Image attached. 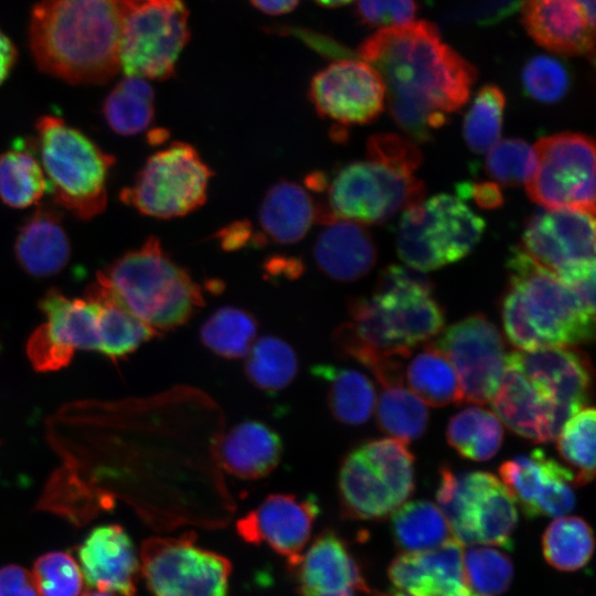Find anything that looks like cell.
Wrapping results in <instances>:
<instances>
[{"label": "cell", "mask_w": 596, "mask_h": 596, "mask_svg": "<svg viewBox=\"0 0 596 596\" xmlns=\"http://www.w3.org/2000/svg\"><path fill=\"white\" fill-rule=\"evenodd\" d=\"M356 56L380 74L392 118L416 142L432 139L467 103L477 78L473 65L425 20L379 29Z\"/></svg>", "instance_id": "1"}, {"label": "cell", "mask_w": 596, "mask_h": 596, "mask_svg": "<svg viewBox=\"0 0 596 596\" xmlns=\"http://www.w3.org/2000/svg\"><path fill=\"white\" fill-rule=\"evenodd\" d=\"M376 283L370 297L350 300V321L334 334L340 353L363 364L374 376L402 363L445 323L432 284L419 270L390 265Z\"/></svg>", "instance_id": "2"}, {"label": "cell", "mask_w": 596, "mask_h": 596, "mask_svg": "<svg viewBox=\"0 0 596 596\" xmlns=\"http://www.w3.org/2000/svg\"><path fill=\"white\" fill-rule=\"evenodd\" d=\"M124 0H40L29 44L42 72L72 84H104L120 70Z\"/></svg>", "instance_id": "3"}, {"label": "cell", "mask_w": 596, "mask_h": 596, "mask_svg": "<svg viewBox=\"0 0 596 596\" xmlns=\"http://www.w3.org/2000/svg\"><path fill=\"white\" fill-rule=\"evenodd\" d=\"M509 285L501 302L503 329L522 351L571 347L595 336V276L568 285L538 265L520 246L507 262Z\"/></svg>", "instance_id": "4"}, {"label": "cell", "mask_w": 596, "mask_h": 596, "mask_svg": "<svg viewBox=\"0 0 596 596\" xmlns=\"http://www.w3.org/2000/svg\"><path fill=\"white\" fill-rule=\"evenodd\" d=\"M98 274L128 309L157 332L183 326L204 305L200 285L155 236Z\"/></svg>", "instance_id": "5"}, {"label": "cell", "mask_w": 596, "mask_h": 596, "mask_svg": "<svg viewBox=\"0 0 596 596\" xmlns=\"http://www.w3.org/2000/svg\"><path fill=\"white\" fill-rule=\"evenodd\" d=\"M41 166L55 204L82 220L102 213L107 203L106 180L115 158L61 117L38 119Z\"/></svg>", "instance_id": "6"}, {"label": "cell", "mask_w": 596, "mask_h": 596, "mask_svg": "<svg viewBox=\"0 0 596 596\" xmlns=\"http://www.w3.org/2000/svg\"><path fill=\"white\" fill-rule=\"evenodd\" d=\"M414 172L372 158L341 167L327 181V204L318 205V221L387 222L423 201L425 188Z\"/></svg>", "instance_id": "7"}, {"label": "cell", "mask_w": 596, "mask_h": 596, "mask_svg": "<svg viewBox=\"0 0 596 596\" xmlns=\"http://www.w3.org/2000/svg\"><path fill=\"white\" fill-rule=\"evenodd\" d=\"M396 248L408 267L428 272L455 263L480 241L485 221L465 202L437 194L403 211Z\"/></svg>", "instance_id": "8"}, {"label": "cell", "mask_w": 596, "mask_h": 596, "mask_svg": "<svg viewBox=\"0 0 596 596\" xmlns=\"http://www.w3.org/2000/svg\"><path fill=\"white\" fill-rule=\"evenodd\" d=\"M189 40L182 0H124L119 64L125 76L168 79Z\"/></svg>", "instance_id": "9"}, {"label": "cell", "mask_w": 596, "mask_h": 596, "mask_svg": "<svg viewBox=\"0 0 596 596\" xmlns=\"http://www.w3.org/2000/svg\"><path fill=\"white\" fill-rule=\"evenodd\" d=\"M212 175L192 145L173 141L147 159L120 200L151 217H180L205 203Z\"/></svg>", "instance_id": "10"}, {"label": "cell", "mask_w": 596, "mask_h": 596, "mask_svg": "<svg viewBox=\"0 0 596 596\" xmlns=\"http://www.w3.org/2000/svg\"><path fill=\"white\" fill-rule=\"evenodd\" d=\"M536 169L524 184L530 199L549 210L595 214V143L578 132L540 138L533 146Z\"/></svg>", "instance_id": "11"}, {"label": "cell", "mask_w": 596, "mask_h": 596, "mask_svg": "<svg viewBox=\"0 0 596 596\" xmlns=\"http://www.w3.org/2000/svg\"><path fill=\"white\" fill-rule=\"evenodd\" d=\"M140 572L152 596H227L232 566L195 545V535L151 538L140 549Z\"/></svg>", "instance_id": "12"}, {"label": "cell", "mask_w": 596, "mask_h": 596, "mask_svg": "<svg viewBox=\"0 0 596 596\" xmlns=\"http://www.w3.org/2000/svg\"><path fill=\"white\" fill-rule=\"evenodd\" d=\"M538 265L568 285L595 276V214L545 210L526 222L520 246Z\"/></svg>", "instance_id": "13"}, {"label": "cell", "mask_w": 596, "mask_h": 596, "mask_svg": "<svg viewBox=\"0 0 596 596\" xmlns=\"http://www.w3.org/2000/svg\"><path fill=\"white\" fill-rule=\"evenodd\" d=\"M453 365L462 401L487 404L502 377L505 349L497 327L483 315L469 316L446 328L432 343Z\"/></svg>", "instance_id": "14"}, {"label": "cell", "mask_w": 596, "mask_h": 596, "mask_svg": "<svg viewBox=\"0 0 596 596\" xmlns=\"http://www.w3.org/2000/svg\"><path fill=\"white\" fill-rule=\"evenodd\" d=\"M308 97L320 117L342 125L371 123L385 107L380 74L353 53L318 72L310 82Z\"/></svg>", "instance_id": "15"}, {"label": "cell", "mask_w": 596, "mask_h": 596, "mask_svg": "<svg viewBox=\"0 0 596 596\" xmlns=\"http://www.w3.org/2000/svg\"><path fill=\"white\" fill-rule=\"evenodd\" d=\"M46 322L30 337L28 354L36 370L65 366L75 350L99 351L98 318L95 305L86 298H68L51 288L40 299Z\"/></svg>", "instance_id": "16"}, {"label": "cell", "mask_w": 596, "mask_h": 596, "mask_svg": "<svg viewBox=\"0 0 596 596\" xmlns=\"http://www.w3.org/2000/svg\"><path fill=\"white\" fill-rule=\"evenodd\" d=\"M505 362L517 366L549 401L561 426L592 396L593 369L588 356L571 347L513 351Z\"/></svg>", "instance_id": "17"}, {"label": "cell", "mask_w": 596, "mask_h": 596, "mask_svg": "<svg viewBox=\"0 0 596 596\" xmlns=\"http://www.w3.org/2000/svg\"><path fill=\"white\" fill-rule=\"evenodd\" d=\"M320 512L313 496L273 493L236 523L238 535L252 544L265 543L294 566L308 543Z\"/></svg>", "instance_id": "18"}, {"label": "cell", "mask_w": 596, "mask_h": 596, "mask_svg": "<svg viewBox=\"0 0 596 596\" xmlns=\"http://www.w3.org/2000/svg\"><path fill=\"white\" fill-rule=\"evenodd\" d=\"M521 20L549 52L594 61L595 0H523Z\"/></svg>", "instance_id": "19"}, {"label": "cell", "mask_w": 596, "mask_h": 596, "mask_svg": "<svg viewBox=\"0 0 596 596\" xmlns=\"http://www.w3.org/2000/svg\"><path fill=\"white\" fill-rule=\"evenodd\" d=\"M78 565L89 588L117 596H138L140 561L120 525L94 528L78 549Z\"/></svg>", "instance_id": "20"}, {"label": "cell", "mask_w": 596, "mask_h": 596, "mask_svg": "<svg viewBox=\"0 0 596 596\" xmlns=\"http://www.w3.org/2000/svg\"><path fill=\"white\" fill-rule=\"evenodd\" d=\"M290 568L300 596H362L370 592L347 545L332 531L318 535Z\"/></svg>", "instance_id": "21"}, {"label": "cell", "mask_w": 596, "mask_h": 596, "mask_svg": "<svg viewBox=\"0 0 596 596\" xmlns=\"http://www.w3.org/2000/svg\"><path fill=\"white\" fill-rule=\"evenodd\" d=\"M462 544L451 538L421 552H403L389 567L391 582L411 596H461L470 593Z\"/></svg>", "instance_id": "22"}, {"label": "cell", "mask_w": 596, "mask_h": 596, "mask_svg": "<svg viewBox=\"0 0 596 596\" xmlns=\"http://www.w3.org/2000/svg\"><path fill=\"white\" fill-rule=\"evenodd\" d=\"M468 502L457 541L464 544H488L512 547L518 523L515 501L492 473L467 472Z\"/></svg>", "instance_id": "23"}, {"label": "cell", "mask_w": 596, "mask_h": 596, "mask_svg": "<svg viewBox=\"0 0 596 596\" xmlns=\"http://www.w3.org/2000/svg\"><path fill=\"white\" fill-rule=\"evenodd\" d=\"M491 402L497 417L529 440L549 443L562 428L553 405L517 366L507 362Z\"/></svg>", "instance_id": "24"}, {"label": "cell", "mask_w": 596, "mask_h": 596, "mask_svg": "<svg viewBox=\"0 0 596 596\" xmlns=\"http://www.w3.org/2000/svg\"><path fill=\"white\" fill-rule=\"evenodd\" d=\"M322 225L313 245V258L324 275L337 281L349 283L372 269L376 247L363 224L331 219Z\"/></svg>", "instance_id": "25"}, {"label": "cell", "mask_w": 596, "mask_h": 596, "mask_svg": "<svg viewBox=\"0 0 596 596\" xmlns=\"http://www.w3.org/2000/svg\"><path fill=\"white\" fill-rule=\"evenodd\" d=\"M283 455L280 436L259 421H244L232 427L220 444V461L232 476L256 480L268 476Z\"/></svg>", "instance_id": "26"}, {"label": "cell", "mask_w": 596, "mask_h": 596, "mask_svg": "<svg viewBox=\"0 0 596 596\" xmlns=\"http://www.w3.org/2000/svg\"><path fill=\"white\" fill-rule=\"evenodd\" d=\"M319 206L300 184L281 180L266 192L258 213L262 237L279 244L302 240L318 221Z\"/></svg>", "instance_id": "27"}, {"label": "cell", "mask_w": 596, "mask_h": 596, "mask_svg": "<svg viewBox=\"0 0 596 596\" xmlns=\"http://www.w3.org/2000/svg\"><path fill=\"white\" fill-rule=\"evenodd\" d=\"M15 257L30 275L47 277L61 272L71 255L60 214L41 206L25 220L14 244Z\"/></svg>", "instance_id": "28"}, {"label": "cell", "mask_w": 596, "mask_h": 596, "mask_svg": "<svg viewBox=\"0 0 596 596\" xmlns=\"http://www.w3.org/2000/svg\"><path fill=\"white\" fill-rule=\"evenodd\" d=\"M85 298L97 310L99 352L109 358L125 356L158 333L128 309L99 274L86 288Z\"/></svg>", "instance_id": "29"}, {"label": "cell", "mask_w": 596, "mask_h": 596, "mask_svg": "<svg viewBox=\"0 0 596 596\" xmlns=\"http://www.w3.org/2000/svg\"><path fill=\"white\" fill-rule=\"evenodd\" d=\"M338 487L342 512L351 519H383L398 507L380 472L359 448L342 460Z\"/></svg>", "instance_id": "30"}, {"label": "cell", "mask_w": 596, "mask_h": 596, "mask_svg": "<svg viewBox=\"0 0 596 596\" xmlns=\"http://www.w3.org/2000/svg\"><path fill=\"white\" fill-rule=\"evenodd\" d=\"M311 373L327 384L328 407L336 421L345 425H361L371 417L376 392L365 374L332 364H316Z\"/></svg>", "instance_id": "31"}, {"label": "cell", "mask_w": 596, "mask_h": 596, "mask_svg": "<svg viewBox=\"0 0 596 596\" xmlns=\"http://www.w3.org/2000/svg\"><path fill=\"white\" fill-rule=\"evenodd\" d=\"M103 115L118 135L132 136L145 131L155 118V93L145 78L125 76L103 103Z\"/></svg>", "instance_id": "32"}, {"label": "cell", "mask_w": 596, "mask_h": 596, "mask_svg": "<svg viewBox=\"0 0 596 596\" xmlns=\"http://www.w3.org/2000/svg\"><path fill=\"white\" fill-rule=\"evenodd\" d=\"M392 533L404 552L430 550L454 538L440 509L426 500L398 505L392 512Z\"/></svg>", "instance_id": "33"}, {"label": "cell", "mask_w": 596, "mask_h": 596, "mask_svg": "<svg viewBox=\"0 0 596 596\" xmlns=\"http://www.w3.org/2000/svg\"><path fill=\"white\" fill-rule=\"evenodd\" d=\"M405 376L411 391L430 406L462 402L453 365L432 343L411 360Z\"/></svg>", "instance_id": "34"}, {"label": "cell", "mask_w": 596, "mask_h": 596, "mask_svg": "<svg viewBox=\"0 0 596 596\" xmlns=\"http://www.w3.org/2000/svg\"><path fill=\"white\" fill-rule=\"evenodd\" d=\"M448 444L462 457L485 461L499 450L503 429L499 418L481 407H467L454 415L447 425Z\"/></svg>", "instance_id": "35"}, {"label": "cell", "mask_w": 596, "mask_h": 596, "mask_svg": "<svg viewBox=\"0 0 596 596\" xmlns=\"http://www.w3.org/2000/svg\"><path fill=\"white\" fill-rule=\"evenodd\" d=\"M298 370L296 352L286 341L274 336L256 339L246 354L245 374L260 391L277 393L286 389Z\"/></svg>", "instance_id": "36"}, {"label": "cell", "mask_w": 596, "mask_h": 596, "mask_svg": "<svg viewBox=\"0 0 596 596\" xmlns=\"http://www.w3.org/2000/svg\"><path fill=\"white\" fill-rule=\"evenodd\" d=\"M257 321L248 311L221 307L212 312L200 329V339L211 352L224 359L246 356L256 340Z\"/></svg>", "instance_id": "37"}, {"label": "cell", "mask_w": 596, "mask_h": 596, "mask_svg": "<svg viewBox=\"0 0 596 596\" xmlns=\"http://www.w3.org/2000/svg\"><path fill=\"white\" fill-rule=\"evenodd\" d=\"M381 386L375 413L380 429L405 443L419 438L428 425L425 403L403 383Z\"/></svg>", "instance_id": "38"}, {"label": "cell", "mask_w": 596, "mask_h": 596, "mask_svg": "<svg viewBox=\"0 0 596 596\" xmlns=\"http://www.w3.org/2000/svg\"><path fill=\"white\" fill-rule=\"evenodd\" d=\"M542 550L551 566L566 572L579 570L593 555V531L579 517H560L545 529Z\"/></svg>", "instance_id": "39"}, {"label": "cell", "mask_w": 596, "mask_h": 596, "mask_svg": "<svg viewBox=\"0 0 596 596\" xmlns=\"http://www.w3.org/2000/svg\"><path fill=\"white\" fill-rule=\"evenodd\" d=\"M45 173L34 153L25 148L0 155V198L12 207H26L47 192Z\"/></svg>", "instance_id": "40"}, {"label": "cell", "mask_w": 596, "mask_h": 596, "mask_svg": "<svg viewBox=\"0 0 596 596\" xmlns=\"http://www.w3.org/2000/svg\"><path fill=\"white\" fill-rule=\"evenodd\" d=\"M556 447L574 473V485L583 486L595 476V409L583 407L573 414L557 434Z\"/></svg>", "instance_id": "41"}, {"label": "cell", "mask_w": 596, "mask_h": 596, "mask_svg": "<svg viewBox=\"0 0 596 596\" xmlns=\"http://www.w3.org/2000/svg\"><path fill=\"white\" fill-rule=\"evenodd\" d=\"M558 466L560 462L542 449H534L529 455L505 460L499 467L502 483L528 518L533 519L535 499Z\"/></svg>", "instance_id": "42"}, {"label": "cell", "mask_w": 596, "mask_h": 596, "mask_svg": "<svg viewBox=\"0 0 596 596\" xmlns=\"http://www.w3.org/2000/svg\"><path fill=\"white\" fill-rule=\"evenodd\" d=\"M364 457L380 472L398 505L414 490V456L406 443L397 438H380L359 447Z\"/></svg>", "instance_id": "43"}, {"label": "cell", "mask_w": 596, "mask_h": 596, "mask_svg": "<svg viewBox=\"0 0 596 596\" xmlns=\"http://www.w3.org/2000/svg\"><path fill=\"white\" fill-rule=\"evenodd\" d=\"M504 106V94L496 85H486L476 94L462 125L464 139L472 152H487L499 140Z\"/></svg>", "instance_id": "44"}, {"label": "cell", "mask_w": 596, "mask_h": 596, "mask_svg": "<svg viewBox=\"0 0 596 596\" xmlns=\"http://www.w3.org/2000/svg\"><path fill=\"white\" fill-rule=\"evenodd\" d=\"M462 563L467 585L478 594H502L512 582V562L497 549L470 546L462 554Z\"/></svg>", "instance_id": "45"}, {"label": "cell", "mask_w": 596, "mask_h": 596, "mask_svg": "<svg viewBox=\"0 0 596 596\" xmlns=\"http://www.w3.org/2000/svg\"><path fill=\"white\" fill-rule=\"evenodd\" d=\"M536 169L534 148L517 138L496 142L486 158V171L499 185L525 184Z\"/></svg>", "instance_id": "46"}, {"label": "cell", "mask_w": 596, "mask_h": 596, "mask_svg": "<svg viewBox=\"0 0 596 596\" xmlns=\"http://www.w3.org/2000/svg\"><path fill=\"white\" fill-rule=\"evenodd\" d=\"M32 577L40 596H79L84 578L76 560L66 552H49L33 564Z\"/></svg>", "instance_id": "47"}, {"label": "cell", "mask_w": 596, "mask_h": 596, "mask_svg": "<svg viewBox=\"0 0 596 596\" xmlns=\"http://www.w3.org/2000/svg\"><path fill=\"white\" fill-rule=\"evenodd\" d=\"M525 92L541 103H554L567 92L570 77L564 65L549 55L531 58L522 71Z\"/></svg>", "instance_id": "48"}, {"label": "cell", "mask_w": 596, "mask_h": 596, "mask_svg": "<svg viewBox=\"0 0 596 596\" xmlns=\"http://www.w3.org/2000/svg\"><path fill=\"white\" fill-rule=\"evenodd\" d=\"M416 0H356V14L370 28H391L414 21Z\"/></svg>", "instance_id": "49"}, {"label": "cell", "mask_w": 596, "mask_h": 596, "mask_svg": "<svg viewBox=\"0 0 596 596\" xmlns=\"http://www.w3.org/2000/svg\"><path fill=\"white\" fill-rule=\"evenodd\" d=\"M366 156L412 171H415L422 161L421 151L413 140L395 134L370 137Z\"/></svg>", "instance_id": "50"}, {"label": "cell", "mask_w": 596, "mask_h": 596, "mask_svg": "<svg viewBox=\"0 0 596 596\" xmlns=\"http://www.w3.org/2000/svg\"><path fill=\"white\" fill-rule=\"evenodd\" d=\"M0 596H40L32 574L15 564L0 568Z\"/></svg>", "instance_id": "51"}, {"label": "cell", "mask_w": 596, "mask_h": 596, "mask_svg": "<svg viewBox=\"0 0 596 596\" xmlns=\"http://www.w3.org/2000/svg\"><path fill=\"white\" fill-rule=\"evenodd\" d=\"M216 238L225 251H235L247 244L260 246L266 243L259 233L252 231V225L247 221L231 223L216 234Z\"/></svg>", "instance_id": "52"}, {"label": "cell", "mask_w": 596, "mask_h": 596, "mask_svg": "<svg viewBox=\"0 0 596 596\" xmlns=\"http://www.w3.org/2000/svg\"><path fill=\"white\" fill-rule=\"evenodd\" d=\"M458 190L459 194H470L476 203L483 209H494L503 202L500 185L496 182L464 183L458 187Z\"/></svg>", "instance_id": "53"}, {"label": "cell", "mask_w": 596, "mask_h": 596, "mask_svg": "<svg viewBox=\"0 0 596 596\" xmlns=\"http://www.w3.org/2000/svg\"><path fill=\"white\" fill-rule=\"evenodd\" d=\"M18 58V51L10 38L0 29V85L8 78Z\"/></svg>", "instance_id": "54"}, {"label": "cell", "mask_w": 596, "mask_h": 596, "mask_svg": "<svg viewBox=\"0 0 596 596\" xmlns=\"http://www.w3.org/2000/svg\"><path fill=\"white\" fill-rule=\"evenodd\" d=\"M252 4L267 14H284L292 11L299 0H251Z\"/></svg>", "instance_id": "55"}, {"label": "cell", "mask_w": 596, "mask_h": 596, "mask_svg": "<svg viewBox=\"0 0 596 596\" xmlns=\"http://www.w3.org/2000/svg\"><path fill=\"white\" fill-rule=\"evenodd\" d=\"M318 4L326 8H338L350 3L352 0H315Z\"/></svg>", "instance_id": "56"}, {"label": "cell", "mask_w": 596, "mask_h": 596, "mask_svg": "<svg viewBox=\"0 0 596 596\" xmlns=\"http://www.w3.org/2000/svg\"><path fill=\"white\" fill-rule=\"evenodd\" d=\"M79 596H117V595L113 593L102 592V590L91 588L89 590L84 592Z\"/></svg>", "instance_id": "57"}, {"label": "cell", "mask_w": 596, "mask_h": 596, "mask_svg": "<svg viewBox=\"0 0 596 596\" xmlns=\"http://www.w3.org/2000/svg\"><path fill=\"white\" fill-rule=\"evenodd\" d=\"M379 596H411V595H407L403 592H386V593H383V594H380Z\"/></svg>", "instance_id": "58"}, {"label": "cell", "mask_w": 596, "mask_h": 596, "mask_svg": "<svg viewBox=\"0 0 596 596\" xmlns=\"http://www.w3.org/2000/svg\"><path fill=\"white\" fill-rule=\"evenodd\" d=\"M461 596H487V595L473 594V593L470 592V593L461 595Z\"/></svg>", "instance_id": "59"}]
</instances>
